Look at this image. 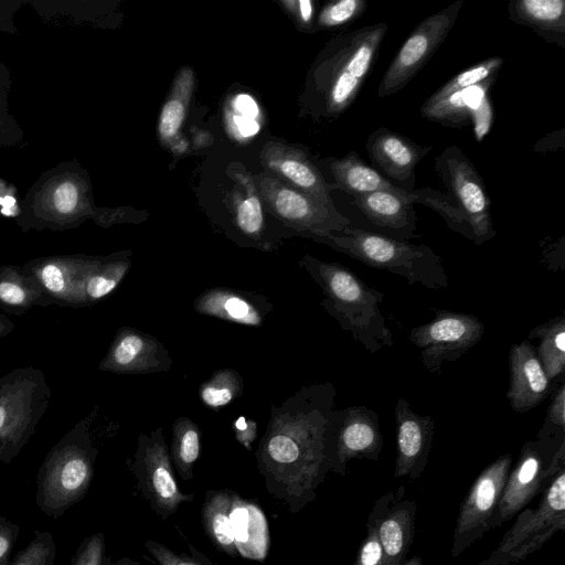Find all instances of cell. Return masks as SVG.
I'll return each mask as SVG.
<instances>
[{
	"label": "cell",
	"instance_id": "obj_1",
	"mask_svg": "<svg viewBox=\"0 0 565 565\" xmlns=\"http://www.w3.org/2000/svg\"><path fill=\"white\" fill-rule=\"evenodd\" d=\"M335 396L332 383H316L270 408L256 463L268 493L291 513L315 499L332 467Z\"/></svg>",
	"mask_w": 565,
	"mask_h": 565
},
{
	"label": "cell",
	"instance_id": "obj_2",
	"mask_svg": "<svg viewBox=\"0 0 565 565\" xmlns=\"http://www.w3.org/2000/svg\"><path fill=\"white\" fill-rule=\"evenodd\" d=\"M127 218L125 209L95 204L88 171L70 159L41 173L20 202L15 223L23 232L66 231L87 220L108 227Z\"/></svg>",
	"mask_w": 565,
	"mask_h": 565
},
{
	"label": "cell",
	"instance_id": "obj_3",
	"mask_svg": "<svg viewBox=\"0 0 565 565\" xmlns=\"http://www.w3.org/2000/svg\"><path fill=\"white\" fill-rule=\"evenodd\" d=\"M323 294L321 307L343 331L350 332L367 352L393 347V333L381 310L384 294L363 281L350 268L309 254L299 260Z\"/></svg>",
	"mask_w": 565,
	"mask_h": 565
},
{
	"label": "cell",
	"instance_id": "obj_4",
	"mask_svg": "<svg viewBox=\"0 0 565 565\" xmlns=\"http://www.w3.org/2000/svg\"><path fill=\"white\" fill-rule=\"evenodd\" d=\"M388 30L377 22L343 32L328 43L312 71L311 88L318 115L335 118L355 100Z\"/></svg>",
	"mask_w": 565,
	"mask_h": 565
},
{
	"label": "cell",
	"instance_id": "obj_5",
	"mask_svg": "<svg viewBox=\"0 0 565 565\" xmlns=\"http://www.w3.org/2000/svg\"><path fill=\"white\" fill-rule=\"evenodd\" d=\"M311 238L370 267L397 275L408 285L419 284L429 289L449 285L441 257L427 245L412 244L354 226Z\"/></svg>",
	"mask_w": 565,
	"mask_h": 565
},
{
	"label": "cell",
	"instance_id": "obj_6",
	"mask_svg": "<svg viewBox=\"0 0 565 565\" xmlns=\"http://www.w3.org/2000/svg\"><path fill=\"white\" fill-rule=\"evenodd\" d=\"M93 415L52 447L39 469L35 503L50 518H60L89 489L98 454L89 430Z\"/></svg>",
	"mask_w": 565,
	"mask_h": 565
},
{
	"label": "cell",
	"instance_id": "obj_7",
	"mask_svg": "<svg viewBox=\"0 0 565 565\" xmlns=\"http://www.w3.org/2000/svg\"><path fill=\"white\" fill-rule=\"evenodd\" d=\"M51 398L42 371L19 367L0 379V461L10 463L34 435Z\"/></svg>",
	"mask_w": 565,
	"mask_h": 565
},
{
	"label": "cell",
	"instance_id": "obj_8",
	"mask_svg": "<svg viewBox=\"0 0 565 565\" xmlns=\"http://www.w3.org/2000/svg\"><path fill=\"white\" fill-rule=\"evenodd\" d=\"M127 465L137 491L161 519L194 500V493H183L178 486L163 427L138 436L136 451Z\"/></svg>",
	"mask_w": 565,
	"mask_h": 565
},
{
	"label": "cell",
	"instance_id": "obj_9",
	"mask_svg": "<svg viewBox=\"0 0 565 565\" xmlns=\"http://www.w3.org/2000/svg\"><path fill=\"white\" fill-rule=\"evenodd\" d=\"M565 530V470L555 473L540 505L526 511L494 553L479 565H510L525 559L557 531Z\"/></svg>",
	"mask_w": 565,
	"mask_h": 565
},
{
	"label": "cell",
	"instance_id": "obj_10",
	"mask_svg": "<svg viewBox=\"0 0 565 565\" xmlns=\"http://www.w3.org/2000/svg\"><path fill=\"white\" fill-rule=\"evenodd\" d=\"M253 180L266 209L286 226L307 237L340 233L352 226L337 207L326 206L268 172L257 174Z\"/></svg>",
	"mask_w": 565,
	"mask_h": 565
},
{
	"label": "cell",
	"instance_id": "obj_11",
	"mask_svg": "<svg viewBox=\"0 0 565 565\" xmlns=\"http://www.w3.org/2000/svg\"><path fill=\"white\" fill-rule=\"evenodd\" d=\"M435 170L448 195L457 203L472 233L476 245L495 236L490 210V198L482 178L471 160L457 146H448L435 157Z\"/></svg>",
	"mask_w": 565,
	"mask_h": 565
},
{
	"label": "cell",
	"instance_id": "obj_12",
	"mask_svg": "<svg viewBox=\"0 0 565 565\" xmlns=\"http://www.w3.org/2000/svg\"><path fill=\"white\" fill-rule=\"evenodd\" d=\"M484 326L473 315L435 310L431 321L411 329L408 340L419 350L423 366L439 374L446 362H455L483 337Z\"/></svg>",
	"mask_w": 565,
	"mask_h": 565
},
{
	"label": "cell",
	"instance_id": "obj_13",
	"mask_svg": "<svg viewBox=\"0 0 565 565\" xmlns=\"http://www.w3.org/2000/svg\"><path fill=\"white\" fill-rule=\"evenodd\" d=\"M462 4L463 0H456L416 25L386 68L377 88L379 97L399 92L417 75L445 42Z\"/></svg>",
	"mask_w": 565,
	"mask_h": 565
},
{
	"label": "cell",
	"instance_id": "obj_14",
	"mask_svg": "<svg viewBox=\"0 0 565 565\" xmlns=\"http://www.w3.org/2000/svg\"><path fill=\"white\" fill-rule=\"evenodd\" d=\"M383 447L380 417L364 405L337 409L331 469L343 473L353 458L377 460Z\"/></svg>",
	"mask_w": 565,
	"mask_h": 565
},
{
	"label": "cell",
	"instance_id": "obj_15",
	"mask_svg": "<svg viewBox=\"0 0 565 565\" xmlns=\"http://www.w3.org/2000/svg\"><path fill=\"white\" fill-rule=\"evenodd\" d=\"M167 348L153 335L132 327H121L98 370L117 374H151L172 367Z\"/></svg>",
	"mask_w": 565,
	"mask_h": 565
},
{
	"label": "cell",
	"instance_id": "obj_16",
	"mask_svg": "<svg viewBox=\"0 0 565 565\" xmlns=\"http://www.w3.org/2000/svg\"><path fill=\"white\" fill-rule=\"evenodd\" d=\"M98 258L84 254L45 256L32 259L23 267L38 279L52 303L85 307L84 279Z\"/></svg>",
	"mask_w": 565,
	"mask_h": 565
},
{
	"label": "cell",
	"instance_id": "obj_17",
	"mask_svg": "<svg viewBox=\"0 0 565 565\" xmlns=\"http://www.w3.org/2000/svg\"><path fill=\"white\" fill-rule=\"evenodd\" d=\"M365 149L373 166L405 191L415 189V169L433 150L429 146H420L385 127L369 135Z\"/></svg>",
	"mask_w": 565,
	"mask_h": 565
},
{
	"label": "cell",
	"instance_id": "obj_18",
	"mask_svg": "<svg viewBox=\"0 0 565 565\" xmlns=\"http://www.w3.org/2000/svg\"><path fill=\"white\" fill-rule=\"evenodd\" d=\"M260 159L265 172L326 206L335 209L330 195L333 186L302 150L279 142H268L263 148Z\"/></svg>",
	"mask_w": 565,
	"mask_h": 565
},
{
	"label": "cell",
	"instance_id": "obj_19",
	"mask_svg": "<svg viewBox=\"0 0 565 565\" xmlns=\"http://www.w3.org/2000/svg\"><path fill=\"white\" fill-rule=\"evenodd\" d=\"M396 424L395 477L416 478L425 468L435 434V418L415 413L408 401L398 397L394 407Z\"/></svg>",
	"mask_w": 565,
	"mask_h": 565
},
{
	"label": "cell",
	"instance_id": "obj_20",
	"mask_svg": "<svg viewBox=\"0 0 565 565\" xmlns=\"http://www.w3.org/2000/svg\"><path fill=\"white\" fill-rule=\"evenodd\" d=\"M551 445L541 440L527 441L512 472L508 476L499 500V513L503 521L515 515L536 494L542 482L551 477L545 454Z\"/></svg>",
	"mask_w": 565,
	"mask_h": 565
},
{
	"label": "cell",
	"instance_id": "obj_21",
	"mask_svg": "<svg viewBox=\"0 0 565 565\" xmlns=\"http://www.w3.org/2000/svg\"><path fill=\"white\" fill-rule=\"evenodd\" d=\"M509 372L507 398L515 413L531 411L547 396L552 381L529 340L510 348Z\"/></svg>",
	"mask_w": 565,
	"mask_h": 565
},
{
	"label": "cell",
	"instance_id": "obj_22",
	"mask_svg": "<svg viewBox=\"0 0 565 565\" xmlns=\"http://www.w3.org/2000/svg\"><path fill=\"white\" fill-rule=\"evenodd\" d=\"M193 308L199 315L246 327H260L273 310V303L257 292L212 287L194 299Z\"/></svg>",
	"mask_w": 565,
	"mask_h": 565
},
{
	"label": "cell",
	"instance_id": "obj_23",
	"mask_svg": "<svg viewBox=\"0 0 565 565\" xmlns=\"http://www.w3.org/2000/svg\"><path fill=\"white\" fill-rule=\"evenodd\" d=\"M511 462L510 455H502L478 476L460 509L456 541L480 529L492 515L499 504Z\"/></svg>",
	"mask_w": 565,
	"mask_h": 565
},
{
	"label": "cell",
	"instance_id": "obj_24",
	"mask_svg": "<svg viewBox=\"0 0 565 565\" xmlns=\"http://www.w3.org/2000/svg\"><path fill=\"white\" fill-rule=\"evenodd\" d=\"M352 203L374 225L394 232L404 237H414L416 216L412 209L413 200L407 191H376L355 195Z\"/></svg>",
	"mask_w": 565,
	"mask_h": 565
},
{
	"label": "cell",
	"instance_id": "obj_25",
	"mask_svg": "<svg viewBox=\"0 0 565 565\" xmlns=\"http://www.w3.org/2000/svg\"><path fill=\"white\" fill-rule=\"evenodd\" d=\"M230 518L238 555L247 559L265 561L269 551L270 535L262 509L233 492Z\"/></svg>",
	"mask_w": 565,
	"mask_h": 565
},
{
	"label": "cell",
	"instance_id": "obj_26",
	"mask_svg": "<svg viewBox=\"0 0 565 565\" xmlns=\"http://www.w3.org/2000/svg\"><path fill=\"white\" fill-rule=\"evenodd\" d=\"M497 76L455 93L431 105H422L420 114L430 121H436L448 127H462L475 119L477 114L492 118L488 93L495 83Z\"/></svg>",
	"mask_w": 565,
	"mask_h": 565
},
{
	"label": "cell",
	"instance_id": "obj_27",
	"mask_svg": "<svg viewBox=\"0 0 565 565\" xmlns=\"http://www.w3.org/2000/svg\"><path fill=\"white\" fill-rule=\"evenodd\" d=\"M508 15L545 42L565 47V0H511Z\"/></svg>",
	"mask_w": 565,
	"mask_h": 565
},
{
	"label": "cell",
	"instance_id": "obj_28",
	"mask_svg": "<svg viewBox=\"0 0 565 565\" xmlns=\"http://www.w3.org/2000/svg\"><path fill=\"white\" fill-rule=\"evenodd\" d=\"M233 179L239 190L234 200V225L238 233L258 248L270 249L265 238L263 202L256 184L245 171L234 169Z\"/></svg>",
	"mask_w": 565,
	"mask_h": 565
},
{
	"label": "cell",
	"instance_id": "obj_29",
	"mask_svg": "<svg viewBox=\"0 0 565 565\" xmlns=\"http://www.w3.org/2000/svg\"><path fill=\"white\" fill-rule=\"evenodd\" d=\"M334 183L333 189L342 190L352 196L376 191H398L396 184L367 166L355 151L343 158H333L328 163Z\"/></svg>",
	"mask_w": 565,
	"mask_h": 565
},
{
	"label": "cell",
	"instance_id": "obj_30",
	"mask_svg": "<svg viewBox=\"0 0 565 565\" xmlns=\"http://www.w3.org/2000/svg\"><path fill=\"white\" fill-rule=\"evenodd\" d=\"M52 301L38 279L23 266H0V308L21 316L33 306H49Z\"/></svg>",
	"mask_w": 565,
	"mask_h": 565
},
{
	"label": "cell",
	"instance_id": "obj_31",
	"mask_svg": "<svg viewBox=\"0 0 565 565\" xmlns=\"http://www.w3.org/2000/svg\"><path fill=\"white\" fill-rule=\"evenodd\" d=\"M232 495L230 490H209L202 507V524L214 546L235 558L238 553L230 518Z\"/></svg>",
	"mask_w": 565,
	"mask_h": 565
},
{
	"label": "cell",
	"instance_id": "obj_32",
	"mask_svg": "<svg viewBox=\"0 0 565 565\" xmlns=\"http://www.w3.org/2000/svg\"><path fill=\"white\" fill-rule=\"evenodd\" d=\"M130 267L129 252L99 256L97 263L84 279L83 298L85 307L109 296L120 285Z\"/></svg>",
	"mask_w": 565,
	"mask_h": 565
},
{
	"label": "cell",
	"instance_id": "obj_33",
	"mask_svg": "<svg viewBox=\"0 0 565 565\" xmlns=\"http://www.w3.org/2000/svg\"><path fill=\"white\" fill-rule=\"evenodd\" d=\"M527 340H539L535 352L551 381L565 371V317L561 315L534 327Z\"/></svg>",
	"mask_w": 565,
	"mask_h": 565
},
{
	"label": "cell",
	"instance_id": "obj_34",
	"mask_svg": "<svg viewBox=\"0 0 565 565\" xmlns=\"http://www.w3.org/2000/svg\"><path fill=\"white\" fill-rule=\"evenodd\" d=\"M193 84V71L189 67L180 70L159 116L158 134L162 142L171 141L182 127L191 99Z\"/></svg>",
	"mask_w": 565,
	"mask_h": 565
},
{
	"label": "cell",
	"instance_id": "obj_35",
	"mask_svg": "<svg viewBox=\"0 0 565 565\" xmlns=\"http://www.w3.org/2000/svg\"><path fill=\"white\" fill-rule=\"evenodd\" d=\"M201 429L186 416L178 417L172 426L170 457L179 477L193 478V467L201 455Z\"/></svg>",
	"mask_w": 565,
	"mask_h": 565
},
{
	"label": "cell",
	"instance_id": "obj_36",
	"mask_svg": "<svg viewBox=\"0 0 565 565\" xmlns=\"http://www.w3.org/2000/svg\"><path fill=\"white\" fill-rule=\"evenodd\" d=\"M383 552V565H399L413 535L412 514L401 509L385 518L376 529Z\"/></svg>",
	"mask_w": 565,
	"mask_h": 565
},
{
	"label": "cell",
	"instance_id": "obj_37",
	"mask_svg": "<svg viewBox=\"0 0 565 565\" xmlns=\"http://www.w3.org/2000/svg\"><path fill=\"white\" fill-rule=\"evenodd\" d=\"M244 381L242 375L232 367H223L213 372L199 390L202 404L215 412L227 406L243 395Z\"/></svg>",
	"mask_w": 565,
	"mask_h": 565
},
{
	"label": "cell",
	"instance_id": "obj_38",
	"mask_svg": "<svg viewBox=\"0 0 565 565\" xmlns=\"http://www.w3.org/2000/svg\"><path fill=\"white\" fill-rule=\"evenodd\" d=\"M413 203L426 205L436 211L454 232L472 242V233L467 217L457 203L447 194L430 188L407 191Z\"/></svg>",
	"mask_w": 565,
	"mask_h": 565
},
{
	"label": "cell",
	"instance_id": "obj_39",
	"mask_svg": "<svg viewBox=\"0 0 565 565\" xmlns=\"http://www.w3.org/2000/svg\"><path fill=\"white\" fill-rule=\"evenodd\" d=\"M503 63L504 60L500 56H492L480 61L449 78V81L441 85L423 104H435L455 93L476 86L490 77L498 75Z\"/></svg>",
	"mask_w": 565,
	"mask_h": 565
},
{
	"label": "cell",
	"instance_id": "obj_40",
	"mask_svg": "<svg viewBox=\"0 0 565 565\" xmlns=\"http://www.w3.org/2000/svg\"><path fill=\"white\" fill-rule=\"evenodd\" d=\"M226 122L231 134L237 139H248L256 135L259 126V108L247 94L236 95L226 110Z\"/></svg>",
	"mask_w": 565,
	"mask_h": 565
},
{
	"label": "cell",
	"instance_id": "obj_41",
	"mask_svg": "<svg viewBox=\"0 0 565 565\" xmlns=\"http://www.w3.org/2000/svg\"><path fill=\"white\" fill-rule=\"evenodd\" d=\"M366 8L365 0L331 1L321 10L317 19V26L324 30L345 26L359 19Z\"/></svg>",
	"mask_w": 565,
	"mask_h": 565
},
{
	"label": "cell",
	"instance_id": "obj_42",
	"mask_svg": "<svg viewBox=\"0 0 565 565\" xmlns=\"http://www.w3.org/2000/svg\"><path fill=\"white\" fill-rule=\"evenodd\" d=\"M56 545L49 531H35L32 541L11 559L10 565H54Z\"/></svg>",
	"mask_w": 565,
	"mask_h": 565
},
{
	"label": "cell",
	"instance_id": "obj_43",
	"mask_svg": "<svg viewBox=\"0 0 565 565\" xmlns=\"http://www.w3.org/2000/svg\"><path fill=\"white\" fill-rule=\"evenodd\" d=\"M565 431V384L561 383L554 392L539 440L552 446L557 437L564 439Z\"/></svg>",
	"mask_w": 565,
	"mask_h": 565
},
{
	"label": "cell",
	"instance_id": "obj_44",
	"mask_svg": "<svg viewBox=\"0 0 565 565\" xmlns=\"http://www.w3.org/2000/svg\"><path fill=\"white\" fill-rule=\"evenodd\" d=\"M145 546L159 565H215L193 546H190L191 556L185 553L177 554L166 545L153 540L146 541Z\"/></svg>",
	"mask_w": 565,
	"mask_h": 565
},
{
	"label": "cell",
	"instance_id": "obj_45",
	"mask_svg": "<svg viewBox=\"0 0 565 565\" xmlns=\"http://www.w3.org/2000/svg\"><path fill=\"white\" fill-rule=\"evenodd\" d=\"M10 90L0 87V148L14 147L23 140V130L9 109Z\"/></svg>",
	"mask_w": 565,
	"mask_h": 565
},
{
	"label": "cell",
	"instance_id": "obj_46",
	"mask_svg": "<svg viewBox=\"0 0 565 565\" xmlns=\"http://www.w3.org/2000/svg\"><path fill=\"white\" fill-rule=\"evenodd\" d=\"M105 557V535L103 532H96L84 539L70 565H103Z\"/></svg>",
	"mask_w": 565,
	"mask_h": 565
},
{
	"label": "cell",
	"instance_id": "obj_47",
	"mask_svg": "<svg viewBox=\"0 0 565 565\" xmlns=\"http://www.w3.org/2000/svg\"><path fill=\"white\" fill-rule=\"evenodd\" d=\"M354 565H383L382 546L374 526L369 529L367 535L359 550Z\"/></svg>",
	"mask_w": 565,
	"mask_h": 565
},
{
	"label": "cell",
	"instance_id": "obj_48",
	"mask_svg": "<svg viewBox=\"0 0 565 565\" xmlns=\"http://www.w3.org/2000/svg\"><path fill=\"white\" fill-rule=\"evenodd\" d=\"M20 534V526L0 516V565H10V556Z\"/></svg>",
	"mask_w": 565,
	"mask_h": 565
},
{
	"label": "cell",
	"instance_id": "obj_49",
	"mask_svg": "<svg viewBox=\"0 0 565 565\" xmlns=\"http://www.w3.org/2000/svg\"><path fill=\"white\" fill-rule=\"evenodd\" d=\"M232 429L235 439L247 450H252V445L257 438V423L244 415L237 416L232 423Z\"/></svg>",
	"mask_w": 565,
	"mask_h": 565
},
{
	"label": "cell",
	"instance_id": "obj_50",
	"mask_svg": "<svg viewBox=\"0 0 565 565\" xmlns=\"http://www.w3.org/2000/svg\"><path fill=\"white\" fill-rule=\"evenodd\" d=\"M281 4L295 18L296 22L305 28L313 26L316 3L310 0H285Z\"/></svg>",
	"mask_w": 565,
	"mask_h": 565
},
{
	"label": "cell",
	"instance_id": "obj_51",
	"mask_svg": "<svg viewBox=\"0 0 565 565\" xmlns=\"http://www.w3.org/2000/svg\"><path fill=\"white\" fill-rule=\"evenodd\" d=\"M24 4H26V0H0V32L19 34L13 18L14 13Z\"/></svg>",
	"mask_w": 565,
	"mask_h": 565
},
{
	"label": "cell",
	"instance_id": "obj_52",
	"mask_svg": "<svg viewBox=\"0 0 565 565\" xmlns=\"http://www.w3.org/2000/svg\"><path fill=\"white\" fill-rule=\"evenodd\" d=\"M12 76L10 70L0 61V87L11 89Z\"/></svg>",
	"mask_w": 565,
	"mask_h": 565
},
{
	"label": "cell",
	"instance_id": "obj_53",
	"mask_svg": "<svg viewBox=\"0 0 565 565\" xmlns=\"http://www.w3.org/2000/svg\"><path fill=\"white\" fill-rule=\"evenodd\" d=\"M14 324L6 316L0 315V338L12 332Z\"/></svg>",
	"mask_w": 565,
	"mask_h": 565
},
{
	"label": "cell",
	"instance_id": "obj_54",
	"mask_svg": "<svg viewBox=\"0 0 565 565\" xmlns=\"http://www.w3.org/2000/svg\"><path fill=\"white\" fill-rule=\"evenodd\" d=\"M103 565H141V564H139L136 561H134L129 557H126V556L113 562L110 559V557H108L106 555Z\"/></svg>",
	"mask_w": 565,
	"mask_h": 565
},
{
	"label": "cell",
	"instance_id": "obj_55",
	"mask_svg": "<svg viewBox=\"0 0 565 565\" xmlns=\"http://www.w3.org/2000/svg\"><path fill=\"white\" fill-rule=\"evenodd\" d=\"M405 565H422V562L418 557H414L409 559Z\"/></svg>",
	"mask_w": 565,
	"mask_h": 565
}]
</instances>
